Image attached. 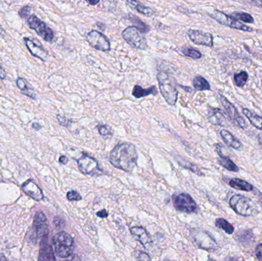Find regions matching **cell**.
<instances>
[{"instance_id":"cell-14","label":"cell","mask_w":262,"mask_h":261,"mask_svg":"<svg viewBox=\"0 0 262 261\" xmlns=\"http://www.w3.org/2000/svg\"><path fill=\"white\" fill-rule=\"evenodd\" d=\"M24 41L26 47L28 48L29 52L33 56L36 57V58H39V59L42 60V61H46L47 60L49 53L41 44H38V43H35V41L31 40L30 38H25Z\"/></svg>"},{"instance_id":"cell-33","label":"cell","mask_w":262,"mask_h":261,"mask_svg":"<svg viewBox=\"0 0 262 261\" xmlns=\"http://www.w3.org/2000/svg\"><path fill=\"white\" fill-rule=\"evenodd\" d=\"M98 132L101 136H112V132L107 125H101L98 127Z\"/></svg>"},{"instance_id":"cell-34","label":"cell","mask_w":262,"mask_h":261,"mask_svg":"<svg viewBox=\"0 0 262 261\" xmlns=\"http://www.w3.org/2000/svg\"><path fill=\"white\" fill-rule=\"evenodd\" d=\"M67 198L69 201H71V202H72V201H80L82 199V198L80 196L79 193H78L75 191L69 192L67 194Z\"/></svg>"},{"instance_id":"cell-46","label":"cell","mask_w":262,"mask_h":261,"mask_svg":"<svg viewBox=\"0 0 262 261\" xmlns=\"http://www.w3.org/2000/svg\"><path fill=\"white\" fill-rule=\"evenodd\" d=\"M0 35H5V31L3 30V28L0 26Z\"/></svg>"},{"instance_id":"cell-20","label":"cell","mask_w":262,"mask_h":261,"mask_svg":"<svg viewBox=\"0 0 262 261\" xmlns=\"http://www.w3.org/2000/svg\"><path fill=\"white\" fill-rule=\"evenodd\" d=\"M17 87L20 89L21 93L26 96L29 97L32 99H36V95L34 92L33 89L31 87L27 81L24 78H18L16 81Z\"/></svg>"},{"instance_id":"cell-9","label":"cell","mask_w":262,"mask_h":261,"mask_svg":"<svg viewBox=\"0 0 262 261\" xmlns=\"http://www.w3.org/2000/svg\"><path fill=\"white\" fill-rule=\"evenodd\" d=\"M86 39L89 44L96 50L101 52H108L111 50V42L108 38L98 31H91L88 34Z\"/></svg>"},{"instance_id":"cell-43","label":"cell","mask_w":262,"mask_h":261,"mask_svg":"<svg viewBox=\"0 0 262 261\" xmlns=\"http://www.w3.org/2000/svg\"><path fill=\"white\" fill-rule=\"evenodd\" d=\"M258 144H259L260 145H261L262 147V133H259V134H258Z\"/></svg>"},{"instance_id":"cell-31","label":"cell","mask_w":262,"mask_h":261,"mask_svg":"<svg viewBox=\"0 0 262 261\" xmlns=\"http://www.w3.org/2000/svg\"><path fill=\"white\" fill-rule=\"evenodd\" d=\"M232 17L241 20L246 23H253L254 18L250 14L246 13V12H234L232 14Z\"/></svg>"},{"instance_id":"cell-21","label":"cell","mask_w":262,"mask_h":261,"mask_svg":"<svg viewBox=\"0 0 262 261\" xmlns=\"http://www.w3.org/2000/svg\"><path fill=\"white\" fill-rule=\"evenodd\" d=\"M157 89L155 86L149 87V88L143 89V87H140V85H135L133 90V96L135 97L136 98H142L144 97L148 96V95H157Z\"/></svg>"},{"instance_id":"cell-37","label":"cell","mask_w":262,"mask_h":261,"mask_svg":"<svg viewBox=\"0 0 262 261\" xmlns=\"http://www.w3.org/2000/svg\"><path fill=\"white\" fill-rule=\"evenodd\" d=\"M139 261H150V257L146 253H140L138 256Z\"/></svg>"},{"instance_id":"cell-45","label":"cell","mask_w":262,"mask_h":261,"mask_svg":"<svg viewBox=\"0 0 262 261\" xmlns=\"http://www.w3.org/2000/svg\"><path fill=\"white\" fill-rule=\"evenodd\" d=\"M32 127L35 128V130H40V128H41V126L38 125V124H34Z\"/></svg>"},{"instance_id":"cell-1","label":"cell","mask_w":262,"mask_h":261,"mask_svg":"<svg viewBox=\"0 0 262 261\" xmlns=\"http://www.w3.org/2000/svg\"><path fill=\"white\" fill-rule=\"evenodd\" d=\"M137 155L135 146L130 143L118 144L110 153V162L115 168L131 173L137 165Z\"/></svg>"},{"instance_id":"cell-29","label":"cell","mask_w":262,"mask_h":261,"mask_svg":"<svg viewBox=\"0 0 262 261\" xmlns=\"http://www.w3.org/2000/svg\"><path fill=\"white\" fill-rule=\"evenodd\" d=\"M215 226L221 228L228 234H232L234 233V227L224 219H218L215 221Z\"/></svg>"},{"instance_id":"cell-44","label":"cell","mask_w":262,"mask_h":261,"mask_svg":"<svg viewBox=\"0 0 262 261\" xmlns=\"http://www.w3.org/2000/svg\"><path fill=\"white\" fill-rule=\"evenodd\" d=\"M180 87H181L183 90H186V92H189H189L192 91V89H191L190 87H183V86H180Z\"/></svg>"},{"instance_id":"cell-23","label":"cell","mask_w":262,"mask_h":261,"mask_svg":"<svg viewBox=\"0 0 262 261\" xmlns=\"http://www.w3.org/2000/svg\"><path fill=\"white\" fill-rule=\"evenodd\" d=\"M229 185L232 188L239 191L251 192L253 190V185H251L246 181L240 179H232L229 182Z\"/></svg>"},{"instance_id":"cell-36","label":"cell","mask_w":262,"mask_h":261,"mask_svg":"<svg viewBox=\"0 0 262 261\" xmlns=\"http://www.w3.org/2000/svg\"><path fill=\"white\" fill-rule=\"evenodd\" d=\"M31 8L29 6H25V7L21 8L20 9L19 15L21 18H28L30 15Z\"/></svg>"},{"instance_id":"cell-8","label":"cell","mask_w":262,"mask_h":261,"mask_svg":"<svg viewBox=\"0 0 262 261\" xmlns=\"http://www.w3.org/2000/svg\"><path fill=\"white\" fill-rule=\"evenodd\" d=\"M174 207L177 211L186 213L195 212L197 210V205L195 201L189 195L186 193L174 195L172 196Z\"/></svg>"},{"instance_id":"cell-10","label":"cell","mask_w":262,"mask_h":261,"mask_svg":"<svg viewBox=\"0 0 262 261\" xmlns=\"http://www.w3.org/2000/svg\"><path fill=\"white\" fill-rule=\"evenodd\" d=\"M32 230H33V234L36 242L38 240L41 241L46 236H49L47 219L44 213L38 212L35 214Z\"/></svg>"},{"instance_id":"cell-5","label":"cell","mask_w":262,"mask_h":261,"mask_svg":"<svg viewBox=\"0 0 262 261\" xmlns=\"http://www.w3.org/2000/svg\"><path fill=\"white\" fill-rule=\"evenodd\" d=\"M122 37L126 42L134 49L145 50L148 44L146 38L135 26H128L122 32Z\"/></svg>"},{"instance_id":"cell-19","label":"cell","mask_w":262,"mask_h":261,"mask_svg":"<svg viewBox=\"0 0 262 261\" xmlns=\"http://www.w3.org/2000/svg\"><path fill=\"white\" fill-rule=\"evenodd\" d=\"M220 135H221L223 141H224L226 145L229 146V147H232V148L237 150H242V148H243V144H242V143L240 142L235 136H234L232 133L228 131V130H221Z\"/></svg>"},{"instance_id":"cell-38","label":"cell","mask_w":262,"mask_h":261,"mask_svg":"<svg viewBox=\"0 0 262 261\" xmlns=\"http://www.w3.org/2000/svg\"><path fill=\"white\" fill-rule=\"evenodd\" d=\"M255 253H256V256L258 260L262 261V244L257 246Z\"/></svg>"},{"instance_id":"cell-6","label":"cell","mask_w":262,"mask_h":261,"mask_svg":"<svg viewBox=\"0 0 262 261\" xmlns=\"http://www.w3.org/2000/svg\"><path fill=\"white\" fill-rule=\"evenodd\" d=\"M27 22L30 29L36 32L45 41L52 42L54 40V32L44 21L38 18L36 15H30L27 18Z\"/></svg>"},{"instance_id":"cell-18","label":"cell","mask_w":262,"mask_h":261,"mask_svg":"<svg viewBox=\"0 0 262 261\" xmlns=\"http://www.w3.org/2000/svg\"><path fill=\"white\" fill-rule=\"evenodd\" d=\"M130 233L145 248H148V246L152 243L150 236L148 234L147 231L141 227H134L131 228Z\"/></svg>"},{"instance_id":"cell-40","label":"cell","mask_w":262,"mask_h":261,"mask_svg":"<svg viewBox=\"0 0 262 261\" xmlns=\"http://www.w3.org/2000/svg\"><path fill=\"white\" fill-rule=\"evenodd\" d=\"M6 78V72H5L4 69L2 67V66H0V78L1 79H4Z\"/></svg>"},{"instance_id":"cell-32","label":"cell","mask_w":262,"mask_h":261,"mask_svg":"<svg viewBox=\"0 0 262 261\" xmlns=\"http://www.w3.org/2000/svg\"><path fill=\"white\" fill-rule=\"evenodd\" d=\"M181 52L185 56L189 57L192 59H200L202 58V54L195 49L186 48V49H182Z\"/></svg>"},{"instance_id":"cell-2","label":"cell","mask_w":262,"mask_h":261,"mask_svg":"<svg viewBox=\"0 0 262 261\" xmlns=\"http://www.w3.org/2000/svg\"><path fill=\"white\" fill-rule=\"evenodd\" d=\"M157 80L160 92L165 101L169 105H175L178 99V90L175 78L168 72L160 70L157 74Z\"/></svg>"},{"instance_id":"cell-25","label":"cell","mask_w":262,"mask_h":261,"mask_svg":"<svg viewBox=\"0 0 262 261\" xmlns=\"http://www.w3.org/2000/svg\"><path fill=\"white\" fill-rule=\"evenodd\" d=\"M192 84H193L194 88L196 90H200V91L209 90L211 89L210 84L208 82L207 80L200 75L194 78Z\"/></svg>"},{"instance_id":"cell-15","label":"cell","mask_w":262,"mask_h":261,"mask_svg":"<svg viewBox=\"0 0 262 261\" xmlns=\"http://www.w3.org/2000/svg\"><path fill=\"white\" fill-rule=\"evenodd\" d=\"M48 238L49 236H46L44 239H41V242H40L38 261H56L55 255H54L53 250H52L50 244L49 243Z\"/></svg>"},{"instance_id":"cell-16","label":"cell","mask_w":262,"mask_h":261,"mask_svg":"<svg viewBox=\"0 0 262 261\" xmlns=\"http://www.w3.org/2000/svg\"><path fill=\"white\" fill-rule=\"evenodd\" d=\"M21 189L28 196L32 198L34 200L41 201L44 198L41 188L32 180H28L27 182H25Z\"/></svg>"},{"instance_id":"cell-24","label":"cell","mask_w":262,"mask_h":261,"mask_svg":"<svg viewBox=\"0 0 262 261\" xmlns=\"http://www.w3.org/2000/svg\"><path fill=\"white\" fill-rule=\"evenodd\" d=\"M243 113L248 118V120L250 121L251 124L252 126H254L255 128L258 129V130H262L261 116H258L256 113L249 110V109H243Z\"/></svg>"},{"instance_id":"cell-26","label":"cell","mask_w":262,"mask_h":261,"mask_svg":"<svg viewBox=\"0 0 262 261\" xmlns=\"http://www.w3.org/2000/svg\"><path fill=\"white\" fill-rule=\"evenodd\" d=\"M220 159H219V163L222 167H224L225 169L229 170V171L235 172V173L239 171L238 167L229 157L225 156L224 155H220Z\"/></svg>"},{"instance_id":"cell-12","label":"cell","mask_w":262,"mask_h":261,"mask_svg":"<svg viewBox=\"0 0 262 261\" xmlns=\"http://www.w3.org/2000/svg\"><path fill=\"white\" fill-rule=\"evenodd\" d=\"M78 168L85 175H95L100 173L98 162L95 158L88 155H83L78 160Z\"/></svg>"},{"instance_id":"cell-13","label":"cell","mask_w":262,"mask_h":261,"mask_svg":"<svg viewBox=\"0 0 262 261\" xmlns=\"http://www.w3.org/2000/svg\"><path fill=\"white\" fill-rule=\"evenodd\" d=\"M187 35L189 39L195 44L207 46V47H213V36L209 32L189 29L187 31Z\"/></svg>"},{"instance_id":"cell-7","label":"cell","mask_w":262,"mask_h":261,"mask_svg":"<svg viewBox=\"0 0 262 261\" xmlns=\"http://www.w3.org/2000/svg\"><path fill=\"white\" fill-rule=\"evenodd\" d=\"M209 15L220 24L232 28V29H238V30L244 31V32H252L253 31L252 28L240 22L239 21L235 19L233 17L226 15V13L221 12V11L215 10Z\"/></svg>"},{"instance_id":"cell-3","label":"cell","mask_w":262,"mask_h":261,"mask_svg":"<svg viewBox=\"0 0 262 261\" xmlns=\"http://www.w3.org/2000/svg\"><path fill=\"white\" fill-rule=\"evenodd\" d=\"M231 208L239 216L243 217L255 216L259 213V208L256 204L246 196L235 195L229 201Z\"/></svg>"},{"instance_id":"cell-28","label":"cell","mask_w":262,"mask_h":261,"mask_svg":"<svg viewBox=\"0 0 262 261\" xmlns=\"http://www.w3.org/2000/svg\"><path fill=\"white\" fill-rule=\"evenodd\" d=\"M128 16L130 21H132V22L135 25L134 26L137 27V29L140 31L141 33H147V32H149L150 28H149L146 23L141 21L138 17L136 16V15H132V14H129Z\"/></svg>"},{"instance_id":"cell-17","label":"cell","mask_w":262,"mask_h":261,"mask_svg":"<svg viewBox=\"0 0 262 261\" xmlns=\"http://www.w3.org/2000/svg\"><path fill=\"white\" fill-rule=\"evenodd\" d=\"M208 119H209V122L214 125L221 126V127H226V126L229 125L226 114L220 109H209Z\"/></svg>"},{"instance_id":"cell-11","label":"cell","mask_w":262,"mask_h":261,"mask_svg":"<svg viewBox=\"0 0 262 261\" xmlns=\"http://www.w3.org/2000/svg\"><path fill=\"white\" fill-rule=\"evenodd\" d=\"M220 98L222 104H223V107L226 109V112H227L228 115H229V119L232 121V122L234 124H235V125L238 126V127H241L242 129L247 128V123L240 116L235 106H234L230 101H229V100L226 99V97L220 94Z\"/></svg>"},{"instance_id":"cell-48","label":"cell","mask_w":262,"mask_h":261,"mask_svg":"<svg viewBox=\"0 0 262 261\" xmlns=\"http://www.w3.org/2000/svg\"><path fill=\"white\" fill-rule=\"evenodd\" d=\"M261 84H262V81H261Z\"/></svg>"},{"instance_id":"cell-39","label":"cell","mask_w":262,"mask_h":261,"mask_svg":"<svg viewBox=\"0 0 262 261\" xmlns=\"http://www.w3.org/2000/svg\"><path fill=\"white\" fill-rule=\"evenodd\" d=\"M97 216L98 217L104 219V218H107L108 216V213H107L105 209H103L102 211H100L99 212L97 213Z\"/></svg>"},{"instance_id":"cell-42","label":"cell","mask_w":262,"mask_h":261,"mask_svg":"<svg viewBox=\"0 0 262 261\" xmlns=\"http://www.w3.org/2000/svg\"><path fill=\"white\" fill-rule=\"evenodd\" d=\"M88 3H89L90 5H92V6H95V5L98 4V3H100V1H90V0H88L87 1Z\"/></svg>"},{"instance_id":"cell-35","label":"cell","mask_w":262,"mask_h":261,"mask_svg":"<svg viewBox=\"0 0 262 261\" xmlns=\"http://www.w3.org/2000/svg\"><path fill=\"white\" fill-rule=\"evenodd\" d=\"M57 120H58L60 125L63 126V127H68L70 124V120L68 119L64 116H61V115H57Z\"/></svg>"},{"instance_id":"cell-4","label":"cell","mask_w":262,"mask_h":261,"mask_svg":"<svg viewBox=\"0 0 262 261\" xmlns=\"http://www.w3.org/2000/svg\"><path fill=\"white\" fill-rule=\"evenodd\" d=\"M55 254L61 258L70 257L75 250V242L72 236L64 231L58 233L53 238Z\"/></svg>"},{"instance_id":"cell-30","label":"cell","mask_w":262,"mask_h":261,"mask_svg":"<svg viewBox=\"0 0 262 261\" xmlns=\"http://www.w3.org/2000/svg\"><path fill=\"white\" fill-rule=\"evenodd\" d=\"M249 79V75L246 72H241L234 75V81L237 87H243Z\"/></svg>"},{"instance_id":"cell-47","label":"cell","mask_w":262,"mask_h":261,"mask_svg":"<svg viewBox=\"0 0 262 261\" xmlns=\"http://www.w3.org/2000/svg\"><path fill=\"white\" fill-rule=\"evenodd\" d=\"M260 200H261V202L262 203V198H261V199H260Z\"/></svg>"},{"instance_id":"cell-22","label":"cell","mask_w":262,"mask_h":261,"mask_svg":"<svg viewBox=\"0 0 262 261\" xmlns=\"http://www.w3.org/2000/svg\"><path fill=\"white\" fill-rule=\"evenodd\" d=\"M127 5L132 7L133 9H136L137 12H140V14L146 15V16H152L156 13L155 11L150 7L144 6L137 1H127L126 2Z\"/></svg>"},{"instance_id":"cell-41","label":"cell","mask_w":262,"mask_h":261,"mask_svg":"<svg viewBox=\"0 0 262 261\" xmlns=\"http://www.w3.org/2000/svg\"><path fill=\"white\" fill-rule=\"evenodd\" d=\"M68 161L69 160H68V158L66 157V156H62L60 157L59 162H61V163L66 164L67 163Z\"/></svg>"},{"instance_id":"cell-27","label":"cell","mask_w":262,"mask_h":261,"mask_svg":"<svg viewBox=\"0 0 262 261\" xmlns=\"http://www.w3.org/2000/svg\"><path fill=\"white\" fill-rule=\"evenodd\" d=\"M177 160L178 163L180 164L182 167H183V168L190 170L191 172L195 173V174L198 175V176H203V173L200 171V169H199L195 164L192 163V162H189V161L186 160V159L180 157V156L177 158Z\"/></svg>"}]
</instances>
